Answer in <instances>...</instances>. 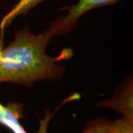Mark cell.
I'll return each mask as SVG.
<instances>
[{
	"label": "cell",
	"mask_w": 133,
	"mask_h": 133,
	"mask_svg": "<svg viewBox=\"0 0 133 133\" xmlns=\"http://www.w3.org/2000/svg\"><path fill=\"white\" fill-rule=\"evenodd\" d=\"M54 115L49 110L46 111L44 119H40V127L37 133H48L50 121ZM24 117L23 105L18 102H9L5 106L0 101V125H2L13 133H28L19 120Z\"/></svg>",
	"instance_id": "3"
},
{
	"label": "cell",
	"mask_w": 133,
	"mask_h": 133,
	"mask_svg": "<svg viewBox=\"0 0 133 133\" xmlns=\"http://www.w3.org/2000/svg\"><path fill=\"white\" fill-rule=\"evenodd\" d=\"M52 37L48 30L36 35L25 27L16 32L12 42L0 48V84L30 87L36 81L60 78L64 70L57 62L72 57V50H64L56 57L48 55L46 48Z\"/></svg>",
	"instance_id": "1"
},
{
	"label": "cell",
	"mask_w": 133,
	"mask_h": 133,
	"mask_svg": "<svg viewBox=\"0 0 133 133\" xmlns=\"http://www.w3.org/2000/svg\"><path fill=\"white\" fill-rule=\"evenodd\" d=\"M118 1L120 0H77L76 4L64 8L68 10L67 14L53 22L48 30L52 36L65 34L71 30L79 18L87 11L105 5H112Z\"/></svg>",
	"instance_id": "2"
},
{
	"label": "cell",
	"mask_w": 133,
	"mask_h": 133,
	"mask_svg": "<svg viewBox=\"0 0 133 133\" xmlns=\"http://www.w3.org/2000/svg\"><path fill=\"white\" fill-rule=\"evenodd\" d=\"M43 1L44 0H19V2L2 19L0 23L1 31L2 32L6 28H8L16 18L26 15L30 10Z\"/></svg>",
	"instance_id": "5"
},
{
	"label": "cell",
	"mask_w": 133,
	"mask_h": 133,
	"mask_svg": "<svg viewBox=\"0 0 133 133\" xmlns=\"http://www.w3.org/2000/svg\"><path fill=\"white\" fill-rule=\"evenodd\" d=\"M100 106L107 107L120 112L124 115H133L132 85L121 91L113 98L101 103Z\"/></svg>",
	"instance_id": "4"
},
{
	"label": "cell",
	"mask_w": 133,
	"mask_h": 133,
	"mask_svg": "<svg viewBox=\"0 0 133 133\" xmlns=\"http://www.w3.org/2000/svg\"><path fill=\"white\" fill-rule=\"evenodd\" d=\"M104 133H133V115H124L115 121H108Z\"/></svg>",
	"instance_id": "6"
},
{
	"label": "cell",
	"mask_w": 133,
	"mask_h": 133,
	"mask_svg": "<svg viewBox=\"0 0 133 133\" xmlns=\"http://www.w3.org/2000/svg\"><path fill=\"white\" fill-rule=\"evenodd\" d=\"M108 121L98 119L90 121L87 125L82 133H104Z\"/></svg>",
	"instance_id": "7"
}]
</instances>
